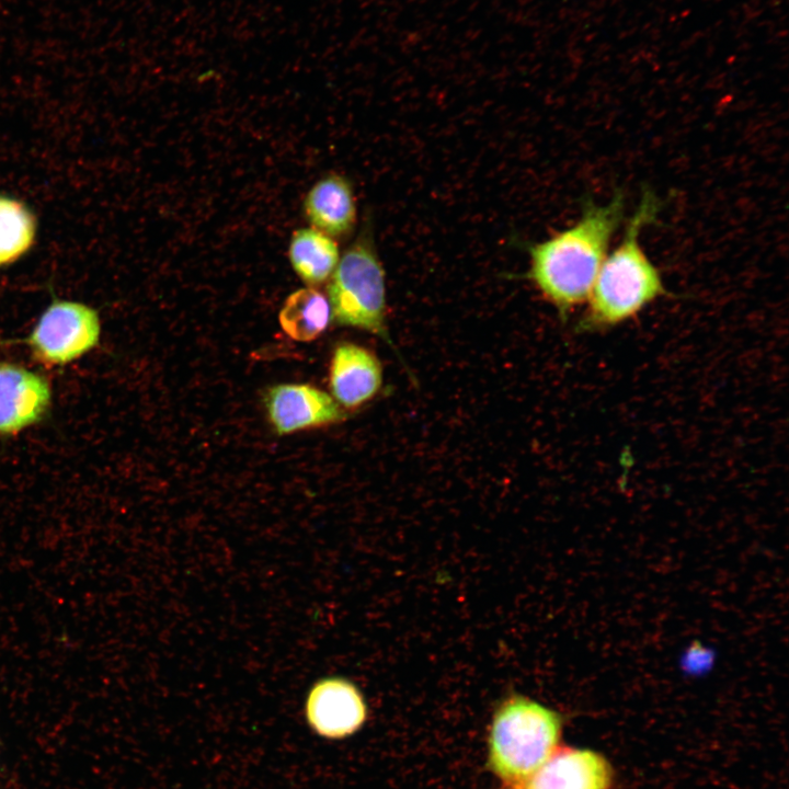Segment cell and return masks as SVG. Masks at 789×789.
<instances>
[{
	"mask_svg": "<svg viewBox=\"0 0 789 789\" xmlns=\"http://www.w3.org/2000/svg\"><path fill=\"white\" fill-rule=\"evenodd\" d=\"M625 207L622 191L606 204L586 198L575 224L529 248L528 277L561 317L587 300Z\"/></svg>",
	"mask_w": 789,
	"mask_h": 789,
	"instance_id": "cell-1",
	"label": "cell"
},
{
	"mask_svg": "<svg viewBox=\"0 0 789 789\" xmlns=\"http://www.w3.org/2000/svg\"><path fill=\"white\" fill-rule=\"evenodd\" d=\"M659 211V198L645 190L627 221L621 241L606 255L599 268L586 300L584 328L606 329L621 324L665 295L662 276L639 239Z\"/></svg>",
	"mask_w": 789,
	"mask_h": 789,
	"instance_id": "cell-2",
	"label": "cell"
},
{
	"mask_svg": "<svg viewBox=\"0 0 789 789\" xmlns=\"http://www.w3.org/2000/svg\"><path fill=\"white\" fill-rule=\"evenodd\" d=\"M561 717L522 695L506 698L494 713L490 766L503 780L523 784L554 752Z\"/></svg>",
	"mask_w": 789,
	"mask_h": 789,
	"instance_id": "cell-3",
	"label": "cell"
},
{
	"mask_svg": "<svg viewBox=\"0 0 789 789\" xmlns=\"http://www.w3.org/2000/svg\"><path fill=\"white\" fill-rule=\"evenodd\" d=\"M328 300L336 324L368 331L396 350L386 320L385 271L367 231L339 260L328 285Z\"/></svg>",
	"mask_w": 789,
	"mask_h": 789,
	"instance_id": "cell-4",
	"label": "cell"
},
{
	"mask_svg": "<svg viewBox=\"0 0 789 789\" xmlns=\"http://www.w3.org/2000/svg\"><path fill=\"white\" fill-rule=\"evenodd\" d=\"M99 338L100 319L94 309L81 302L56 300L43 312L25 343L38 361L65 365L93 348Z\"/></svg>",
	"mask_w": 789,
	"mask_h": 789,
	"instance_id": "cell-5",
	"label": "cell"
},
{
	"mask_svg": "<svg viewBox=\"0 0 789 789\" xmlns=\"http://www.w3.org/2000/svg\"><path fill=\"white\" fill-rule=\"evenodd\" d=\"M367 707L359 689L340 676L324 677L310 688L305 714L319 735L339 739L354 733L366 719Z\"/></svg>",
	"mask_w": 789,
	"mask_h": 789,
	"instance_id": "cell-6",
	"label": "cell"
},
{
	"mask_svg": "<svg viewBox=\"0 0 789 789\" xmlns=\"http://www.w3.org/2000/svg\"><path fill=\"white\" fill-rule=\"evenodd\" d=\"M264 404L279 435L343 421L345 412L324 391L304 384H284L268 388Z\"/></svg>",
	"mask_w": 789,
	"mask_h": 789,
	"instance_id": "cell-7",
	"label": "cell"
},
{
	"mask_svg": "<svg viewBox=\"0 0 789 789\" xmlns=\"http://www.w3.org/2000/svg\"><path fill=\"white\" fill-rule=\"evenodd\" d=\"M47 380L22 366L0 362V435H12L39 421L50 405Z\"/></svg>",
	"mask_w": 789,
	"mask_h": 789,
	"instance_id": "cell-8",
	"label": "cell"
},
{
	"mask_svg": "<svg viewBox=\"0 0 789 789\" xmlns=\"http://www.w3.org/2000/svg\"><path fill=\"white\" fill-rule=\"evenodd\" d=\"M329 385L339 405L354 410L371 400L382 386V366L369 350L341 343L330 362Z\"/></svg>",
	"mask_w": 789,
	"mask_h": 789,
	"instance_id": "cell-9",
	"label": "cell"
},
{
	"mask_svg": "<svg viewBox=\"0 0 789 789\" xmlns=\"http://www.w3.org/2000/svg\"><path fill=\"white\" fill-rule=\"evenodd\" d=\"M611 768L588 750H562L551 756L524 784V789H608Z\"/></svg>",
	"mask_w": 789,
	"mask_h": 789,
	"instance_id": "cell-10",
	"label": "cell"
},
{
	"mask_svg": "<svg viewBox=\"0 0 789 789\" xmlns=\"http://www.w3.org/2000/svg\"><path fill=\"white\" fill-rule=\"evenodd\" d=\"M304 213L313 229L333 239L348 236L357 217L351 182L336 173L321 178L308 191Z\"/></svg>",
	"mask_w": 789,
	"mask_h": 789,
	"instance_id": "cell-11",
	"label": "cell"
},
{
	"mask_svg": "<svg viewBox=\"0 0 789 789\" xmlns=\"http://www.w3.org/2000/svg\"><path fill=\"white\" fill-rule=\"evenodd\" d=\"M288 258L296 274L309 286L327 282L340 260L335 240L313 228L294 231Z\"/></svg>",
	"mask_w": 789,
	"mask_h": 789,
	"instance_id": "cell-12",
	"label": "cell"
},
{
	"mask_svg": "<svg viewBox=\"0 0 789 789\" xmlns=\"http://www.w3.org/2000/svg\"><path fill=\"white\" fill-rule=\"evenodd\" d=\"M282 329L294 340L309 342L316 340L331 321V307L328 298L311 287L290 294L279 312Z\"/></svg>",
	"mask_w": 789,
	"mask_h": 789,
	"instance_id": "cell-13",
	"label": "cell"
},
{
	"mask_svg": "<svg viewBox=\"0 0 789 789\" xmlns=\"http://www.w3.org/2000/svg\"><path fill=\"white\" fill-rule=\"evenodd\" d=\"M35 219L21 202L0 195V265L12 263L30 250Z\"/></svg>",
	"mask_w": 789,
	"mask_h": 789,
	"instance_id": "cell-14",
	"label": "cell"
}]
</instances>
